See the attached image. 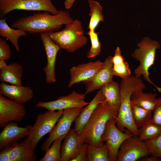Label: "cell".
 <instances>
[{
  "instance_id": "obj_29",
  "label": "cell",
  "mask_w": 161,
  "mask_h": 161,
  "mask_svg": "<svg viewBox=\"0 0 161 161\" xmlns=\"http://www.w3.org/2000/svg\"><path fill=\"white\" fill-rule=\"evenodd\" d=\"M65 136H60L55 140L51 147L47 149L44 156L38 161H61V143Z\"/></svg>"
},
{
  "instance_id": "obj_10",
  "label": "cell",
  "mask_w": 161,
  "mask_h": 161,
  "mask_svg": "<svg viewBox=\"0 0 161 161\" xmlns=\"http://www.w3.org/2000/svg\"><path fill=\"white\" fill-rule=\"evenodd\" d=\"M150 155L145 142L134 136L125 140L119 148L117 161H136Z\"/></svg>"
},
{
  "instance_id": "obj_36",
  "label": "cell",
  "mask_w": 161,
  "mask_h": 161,
  "mask_svg": "<svg viewBox=\"0 0 161 161\" xmlns=\"http://www.w3.org/2000/svg\"><path fill=\"white\" fill-rule=\"evenodd\" d=\"M10 146L9 145L1 151L0 153V161H10Z\"/></svg>"
},
{
  "instance_id": "obj_39",
  "label": "cell",
  "mask_w": 161,
  "mask_h": 161,
  "mask_svg": "<svg viewBox=\"0 0 161 161\" xmlns=\"http://www.w3.org/2000/svg\"><path fill=\"white\" fill-rule=\"evenodd\" d=\"M7 65V63L5 60H0V70L3 69Z\"/></svg>"
},
{
  "instance_id": "obj_27",
  "label": "cell",
  "mask_w": 161,
  "mask_h": 161,
  "mask_svg": "<svg viewBox=\"0 0 161 161\" xmlns=\"http://www.w3.org/2000/svg\"><path fill=\"white\" fill-rule=\"evenodd\" d=\"M138 137L144 142L156 138L161 134V126L156 124L151 120L142 127L138 129Z\"/></svg>"
},
{
  "instance_id": "obj_21",
  "label": "cell",
  "mask_w": 161,
  "mask_h": 161,
  "mask_svg": "<svg viewBox=\"0 0 161 161\" xmlns=\"http://www.w3.org/2000/svg\"><path fill=\"white\" fill-rule=\"evenodd\" d=\"M111 109L116 117L120 105L121 95L119 84L113 80L100 89Z\"/></svg>"
},
{
  "instance_id": "obj_23",
  "label": "cell",
  "mask_w": 161,
  "mask_h": 161,
  "mask_svg": "<svg viewBox=\"0 0 161 161\" xmlns=\"http://www.w3.org/2000/svg\"><path fill=\"white\" fill-rule=\"evenodd\" d=\"M157 95L156 94L145 93L143 90L136 91L131 95V102L153 112L157 102Z\"/></svg>"
},
{
  "instance_id": "obj_13",
  "label": "cell",
  "mask_w": 161,
  "mask_h": 161,
  "mask_svg": "<svg viewBox=\"0 0 161 161\" xmlns=\"http://www.w3.org/2000/svg\"><path fill=\"white\" fill-rule=\"evenodd\" d=\"M40 36L47 56V62L44 69L46 82L47 83H53L56 80L55 73L56 57L61 49L59 46L52 40L48 33H42Z\"/></svg>"
},
{
  "instance_id": "obj_20",
  "label": "cell",
  "mask_w": 161,
  "mask_h": 161,
  "mask_svg": "<svg viewBox=\"0 0 161 161\" xmlns=\"http://www.w3.org/2000/svg\"><path fill=\"white\" fill-rule=\"evenodd\" d=\"M105 99L101 90L100 89L90 102L86 107L82 109L74 121L73 129L78 134L81 131L98 105Z\"/></svg>"
},
{
  "instance_id": "obj_15",
  "label": "cell",
  "mask_w": 161,
  "mask_h": 161,
  "mask_svg": "<svg viewBox=\"0 0 161 161\" xmlns=\"http://www.w3.org/2000/svg\"><path fill=\"white\" fill-rule=\"evenodd\" d=\"M103 65V62L97 60L72 66L69 70L70 79L68 87L91 78L102 68Z\"/></svg>"
},
{
  "instance_id": "obj_35",
  "label": "cell",
  "mask_w": 161,
  "mask_h": 161,
  "mask_svg": "<svg viewBox=\"0 0 161 161\" xmlns=\"http://www.w3.org/2000/svg\"><path fill=\"white\" fill-rule=\"evenodd\" d=\"M86 145V143H84L81 150L71 161H88Z\"/></svg>"
},
{
  "instance_id": "obj_1",
  "label": "cell",
  "mask_w": 161,
  "mask_h": 161,
  "mask_svg": "<svg viewBox=\"0 0 161 161\" xmlns=\"http://www.w3.org/2000/svg\"><path fill=\"white\" fill-rule=\"evenodd\" d=\"M73 20L68 11L59 10L56 14L38 12L21 17L13 22L11 27L30 34H40L57 31Z\"/></svg>"
},
{
  "instance_id": "obj_4",
  "label": "cell",
  "mask_w": 161,
  "mask_h": 161,
  "mask_svg": "<svg viewBox=\"0 0 161 161\" xmlns=\"http://www.w3.org/2000/svg\"><path fill=\"white\" fill-rule=\"evenodd\" d=\"M52 40L60 49L73 53L85 46L87 38L84 35L81 22L78 19L65 25L62 30L48 33Z\"/></svg>"
},
{
  "instance_id": "obj_17",
  "label": "cell",
  "mask_w": 161,
  "mask_h": 161,
  "mask_svg": "<svg viewBox=\"0 0 161 161\" xmlns=\"http://www.w3.org/2000/svg\"><path fill=\"white\" fill-rule=\"evenodd\" d=\"M84 143L80 140L78 134L74 129H71L61 145V161H71L81 150Z\"/></svg>"
},
{
  "instance_id": "obj_34",
  "label": "cell",
  "mask_w": 161,
  "mask_h": 161,
  "mask_svg": "<svg viewBox=\"0 0 161 161\" xmlns=\"http://www.w3.org/2000/svg\"><path fill=\"white\" fill-rule=\"evenodd\" d=\"M153 113L152 121L161 126V97L157 98V103Z\"/></svg>"
},
{
  "instance_id": "obj_25",
  "label": "cell",
  "mask_w": 161,
  "mask_h": 161,
  "mask_svg": "<svg viewBox=\"0 0 161 161\" xmlns=\"http://www.w3.org/2000/svg\"><path fill=\"white\" fill-rule=\"evenodd\" d=\"M112 60L113 64L112 72L114 76L119 77L122 79L131 75L129 64L125 61L119 47H117L115 49Z\"/></svg>"
},
{
  "instance_id": "obj_32",
  "label": "cell",
  "mask_w": 161,
  "mask_h": 161,
  "mask_svg": "<svg viewBox=\"0 0 161 161\" xmlns=\"http://www.w3.org/2000/svg\"><path fill=\"white\" fill-rule=\"evenodd\" d=\"M145 142L150 155L161 158V134Z\"/></svg>"
},
{
  "instance_id": "obj_19",
  "label": "cell",
  "mask_w": 161,
  "mask_h": 161,
  "mask_svg": "<svg viewBox=\"0 0 161 161\" xmlns=\"http://www.w3.org/2000/svg\"><path fill=\"white\" fill-rule=\"evenodd\" d=\"M11 150L10 161H35L37 156L30 141L27 137L20 143L15 142L10 145Z\"/></svg>"
},
{
  "instance_id": "obj_6",
  "label": "cell",
  "mask_w": 161,
  "mask_h": 161,
  "mask_svg": "<svg viewBox=\"0 0 161 161\" xmlns=\"http://www.w3.org/2000/svg\"><path fill=\"white\" fill-rule=\"evenodd\" d=\"M15 10L43 11L56 14L58 12L51 0H0V18Z\"/></svg>"
},
{
  "instance_id": "obj_37",
  "label": "cell",
  "mask_w": 161,
  "mask_h": 161,
  "mask_svg": "<svg viewBox=\"0 0 161 161\" xmlns=\"http://www.w3.org/2000/svg\"><path fill=\"white\" fill-rule=\"evenodd\" d=\"M141 161H161V160L159 157L156 156L152 155L148 157L146 156L143 157L139 160Z\"/></svg>"
},
{
  "instance_id": "obj_28",
  "label": "cell",
  "mask_w": 161,
  "mask_h": 161,
  "mask_svg": "<svg viewBox=\"0 0 161 161\" xmlns=\"http://www.w3.org/2000/svg\"><path fill=\"white\" fill-rule=\"evenodd\" d=\"M133 119L135 125L139 128L150 121L152 119V112L131 103Z\"/></svg>"
},
{
  "instance_id": "obj_30",
  "label": "cell",
  "mask_w": 161,
  "mask_h": 161,
  "mask_svg": "<svg viewBox=\"0 0 161 161\" xmlns=\"http://www.w3.org/2000/svg\"><path fill=\"white\" fill-rule=\"evenodd\" d=\"M88 161H109V150L105 144L96 147L87 144Z\"/></svg>"
},
{
  "instance_id": "obj_22",
  "label": "cell",
  "mask_w": 161,
  "mask_h": 161,
  "mask_svg": "<svg viewBox=\"0 0 161 161\" xmlns=\"http://www.w3.org/2000/svg\"><path fill=\"white\" fill-rule=\"evenodd\" d=\"M23 74L22 66L17 63H13L1 70L0 80L1 82L8 83L12 85H21Z\"/></svg>"
},
{
  "instance_id": "obj_26",
  "label": "cell",
  "mask_w": 161,
  "mask_h": 161,
  "mask_svg": "<svg viewBox=\"0 0 161 161\" xmlns=\"http://www.w3.org/2000/svg\"><path fill=\"white\" fill-rule=\"evenodd\" d=\"M90 8L89 22L87 28L95 30L100 22L104 21L102 7L100 4L95 0H87Z\"/></svg>"
},
{
  "instance_id": "obj_16",
  "label": "cell",
  "mask_w": 161,
  "mask_h": 161,
  "mask_svg": "<svg viewBox=\"0 0 161 161\" xmlns=\"http://www.w3.org/2000/svg\"><path fill=\"white\" fill-rule=\"evenodd\" d=\"M32 126L30 124L24 127H19L18 124L11 122L4 127L0 133V150L8 145L27 136Z\"/></svg>"
},
{
  "instance_id": "obj_31",
  "label": "cell",
  "mask_w": 161,
  "mask_h": 161,
  "mask_svg": "<svg viewBox=\"0 0 161 161\" xmlns=\"http://www.w3.org/2000/svg\"><path fill=\"white\" fill-rule=\"evenodd\" d=\"M86 33L89 36L91 44L87 57L89 58H93L98 56L101 51V44L98 37L99 33L95 30H89Z\"/></svg>"
},
{
  "instance_id": "obj_12",
  "label": "cell",
  "mask_w": 161,
  "mask_h": 161,
  "mask_svg": "<svg viewBox=\"0 0 161 161\" xmlns=\"http://www.w3.org/2000/svg\"><path fill=\"white\" fill-rule=\"evenodd\" d=\"M85 94L73 91L66 96H62L56 100L48 102H38L37 107H42L48 111H56L78 107H84L89 103L85 101Z\"/></svg>"
},
{
  "instance_id": "obj_5",
  "label": "cell",
  "mask_w": 161,
  "mask_h": 161,
  "mask_svg": "<svg viewBox=\"0 0 161 161\" xmlns=\"http://www.w3.org/2000/svg\"><path fill=\"white\" fill-rule=\"evenodd\" d=\"M137 46L138 48L136 49L131 55V57L140 62L138 66L134 70V75L138 77L143 76L144 80L161 92V88L155 85L150 79L149 72V69L154 63L156 50L160 47V43L145 37L137 44Z\"/></svg>"
},
{
  "instance_id": "obj_11",
  "label": "cell",
  "mask_w": 161,
  "mask_h": 161,
  "mask_svg": "<svg viewBox=\"0 0 161 161\" xmlns=\"http://www.w3.org/2000/svg\"><path fill=\"white\" fill-rule=\"evenodd\" d=\"M26 114L22 104L0 94V127H4L12 121L20 122L24 119Z\"/></svg>"
},
{
  "instance_id": "obj_7",
  "label": "cell",
  "mask_w": 161,
  "mask_h": 161,
  "mask_svg": "<svg viewBox=\"0 0 161 161\" xmlns=\"http://www.w3.org/2000/svg\"><path fill=\"white\" fill-rule=\"evenodd\" d=\"M63 112L64 110L48 111L37 115L34 125L26 137L30 141L34 150L41 139L52 130Z\"/></svg>"
},
{
  "instance_id": "obj_33",
  "label": "cell",
  "mask_w": 161,
  "mask_h": 161,
  "mask_svg": "<svg viewBox=\"0 0 161 161\" xmlns=\"http://www.w3.org/2000/svg\"><path fill=\"white\" fill-rule=\"evenodd\" d=\"M11 50L9 45L0 38V60H8L11 56Z\"/></svg>"
},
{
  "instance_id": "obj_14",
  "label": "cell",
  "mask_w": 161,
  "mask_h": 161,
  "mask_svg": "<svg viewBox=\"0 0 161 161\" xmlns=\"http://www.w3.org/2000/svg\"><path fill=\"white\" fill-rule=\"evenodd\" d=\"M112 58L111 55L107 57L103 62L102 67L96 74L83 82L85 86L86 95L100 89L103 86L113 80V64Z\"/></svg>"
},
{
  "instance_id": "obj_18",
  "label": "cell",
  "mask_w": 161,
  "mask_h": 161,
  "mask_svg": "<svg viewBox=\"0 0 161 161\" xmlns=\"http://www.w3.org/2000/svg\"><path fill=\"white\" fill-rule=\"evenodd\" d=\"M0 94L21 104L31 100L34 95L33 90L30 86L9 85L5 82L0 84Z\"/></svg>"
},
{
  "instance_id": "obj_8",
  "label": "cell",
  "mask_w": 161,
  "mask_h": 161,
  "mask_svg": "<svg viewBox=\"0 0 161 161\" xmlns=\"http://www.w3.org/2000/svg\"><path fill=\"white\" fill-rule=\"evenodd\" d=\"M114 118L112 117L107 121L102 136V141L105 142V144L109 150V161H116L122 143L126 139L135 135L127 129L124 132L120 131L116 126Z\"/></svg>"
},
{
  "instance_id": "obj_38",
  "label": "cell",
  "mask_w": 161,
  "mask_h": 161,
  "mask_svg": "<svg viewBox=\"0 0 161 161\" xmlns=\"http://www.w3.org/2000/svg\"><path fill=\"white\" fill-rule=\"evenodd\" d=\"M75 0H65L64 3L65 8L67 9H69L71 8Z\"/></svg>"
},
{
  "instance_id": "obj_24",
  "label": "cell",
  "mask_w": 161,
  "mask_h": 161,
  "mask_svg": "<svg viewBox=\"0 0 161 161\" xmlns=\"http://www.w3.org/2000/svg\"><path fill=\"white\" fill-rule=\"evenodd\" d=\"M0 35L9 40L16 49L19 52V38L21 37L27 36V34L22 30L10 27L6 22V18H3L0 20Z\"/></svg>"
},
{
  "instance_id": "obj_2",
  "label": "cell",
  "mask_w": 161,
  "mask_h": 161,
  "mask_svg": "<svg viewBox=\"0 0 161 161\" xmlns=\"http://www.w3.org/2000/svg\"><path fill=\"white\" fill-rule=\"evenodd\" d=\"M119 85L121 100L118 114L114 118L116 126L122 132L127 129L138 136V129L132 116L131 97L134 92L145 89V85L140 77L131 75L122 79Z\"/></svg>"
},
{
  "instance_id": "obj_3",
  "label": "cell",
  "mask_w": 161,
  "mask_h": 161,
  "mask_svg": "<svg viewBox=\"0 0 161 161\" xmlns=\"http://www.w3.org/2000/svg\"><path fill=\"white\" fill-rule=\"evenodd\" d=\"M116 117L113 112L105 100L97 106L78 134L80 139L84 143L96 147H101L105 144L102 136L107 121Z\"/></svg>"
},
{
  "instance_id": "obj_9",
  "label": "cell",
  "mask_w": 161,
  "mask_h": 161,
  "mask_svg": "<svg viewBox=\"0 0 161 161\" xmlns=\"http://www.w3.org/2000/svg\"><path fill=\"white\" fill-rule=\"evenodd\" d=\"M83 107L66 109L56 124L49 132L48 137L41 146L42 151L45 152L54 140L61 136H65L71 130L72 124Z\"/></svg>"
}]
</instances>
